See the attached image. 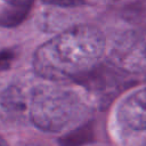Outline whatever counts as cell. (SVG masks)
Instances as JSON below:
<instances>
[{"label": "cell", "mask_w": 146, "mask_h": 146, "mask_svg": "<svg viewBox=\"0 0 146 146\" xmlns=\"http://www.w3.org/2000/svg\"><path fill=\"white\" fill-rule=\"evenodd\" d=\"M106 47V38L99 27L74 25L38 47L32 59L33 70L47 81L79 82L98 67Z\"/></svg>", "instance_id": "obj_1"}, {"label": "cell", "mask_w": 146, "mask_h": 146, "mask_svg": "<svg viewBox=\"0 0 146 146\" xmlns=\"http://www.w3.org/2000/svg\"><path fill=\"white\" fill-rule=\"evenodd\" d=\"M27 105L32 123L49 133L73 131L91 114L89 102L80 92L51 83L35 86Z\"/></svg>", "instance_id": "obj_2"}, {"label": "cell", "mask_w": 146, "mask_h": 146, "mask_svg": "<svg viewBox=\"0 0 146 146\" xmlns=\"http://www.w3.org/2000/svg\"><path fill=\"white\" fill-rule=\"evenodd\" d=\"M107 59L121 73H146V30H128L112 42Z\"/></svg>", "instance_id": "obj_3"}, {"label": "cell", "mask_w": 146, "mask_h": 146, "mask_svg": "<svg viewBox=\"0 0 146 146\" xmlns=\"http://www.w3.org/2000/svg\"><path fill=\"white\" fill-rule=\"evenodd\" d=\"M117 123L128 130H146V87L128 95L117 106Z\"/></svg>", "instance_id": "obj_4"}, {"label": "cell", "mask_w": 146, "mask_h": 146, "mask_svg": "<svg viewBox=\"0 0 146 146\" xmlns=\"http://www.w3.org/2000/svg\"><path fill=\"white\" fill-rule=\"evenodd\" d=\"M33 2L31 1H8L0 9V26L15 27L19 25L30 14Z\"/></svg>", "instance_id": "obj_5"}, {"label": "cell", "mask_w": 146, "mask_h": 146, "mask_svg": "<svg viewBox=\"0 0 146 146\" xmlns=\"http://www.w3.org/2000/svg\"><path fill=\"white\" fill-rule=\"evenodd\" d=\"M15 54L13 50L10 49H6V50H1L0 51V71L8 67L11 63V60L14 59Z\"/></svg>", "instance_id": "obj_6"}, {"label": "cell", "mask_w": 146, "mask_h": 146, "mask_svg": "<svg viewBox=\"0 0 146 146\" xmlns=\"http://www.w3.org/2000/svg\"><path fill=\"white\" fill-rule=\"evenodd\" d=\"M48 5L51 6H57V7H75V6H82L83 2H75V1H71V2H47Z\"/></svg>", "instance_id": "obj_7"}, {"label": "cell", "mask_w": 146, "mask_h": 146, "mask_svg": "<svg viewBox=\"0 0 146 146\" xmlns=\"http://www.w3.org/2000/svg\"><path fill=\"white\" fill-rule=\"evenodd\" d=\"M0 146H9V144L7 143V140L0 135Z\"/></svg>", "instance_id": "obj_8"}, {"label": "cell", "mask_w": 146, "mask_h": 146, "mask_svg": "<svg viewBox=\"0 0 146 146\" xmlns=\"http://www.w3.org/2000/svg\"><path fill=\"white\" fill-rule=\"evenodd\" d=\"M141 146H146V141H145V143H144V144H143Z\"/></svg>", "instance_id": "obj_9"}]
</instances>
